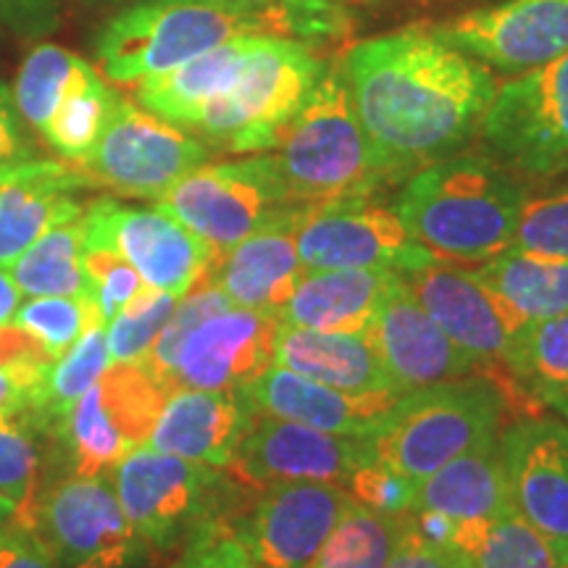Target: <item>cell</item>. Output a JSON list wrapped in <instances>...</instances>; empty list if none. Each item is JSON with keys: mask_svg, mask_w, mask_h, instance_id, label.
Masks as SVG:
<instances>
[{"mask_svg": "<svg viewBox=\"0 0 568 568\" xmlns=\"http://www.w3.org/2000/svg\"><path fill=\"white\" fill-rule=\"evenodd\" d=\"M339 63L389 184L456 153L479 132L497 92L493 69L426 27L358 42Z\"/></svg>", "mask_w": 568, "mask_h": 568, "instance_id": "6da1fadb", "label": "cell"}, {"mask_svg": "<svg viewBox=\"0 0 568 568\" xmlns=\"http://www.w3.org/2000/svg\"><path fill=\"white\" fill-rule=\"evenodd\" d=\"M527 190L493 155H447L418 169L393 209L410 237L443 264H485L514 245Z\"/></svg>", "mask_w": 568, "mask_h": 568, "instance_id": "7a4b0ae2", "label": "cell"}, {"mask_svg": "<svg viewBox=\"0 0 568 568\" xmlns=\"http://www.w3.org/2000/svg\"><path fill=\"white\" fill-rule=\"evenodd\" d=\"M272 155L293 205L374 195L389 184L355 116L339 61L324 67L308 101L284 126Z\"/></svg>", "mask_w": 568, "mask_h": 568, "instance_id": "3957f363", "label": "cell"}, {"mask_svg": "<svg viewBox=\"0 0 568 568\" xmlns=\"http://www.w3.org/2000/svg\"><path fill=\"white\" fill-rule=\"evenodd\" d=\"M506 410L487 376H460L397 397L368 443L376 464L418 485L447 460L497 437Z\"/></svg>", "mask_w": 568, "mask_h": 568, "instance_id": "277c9868", "label": "cell"}, {"mask_svg": "<svg viewBox=\"0 0 568 568\" xmlns=\"http://www.w3.org/2000/svg\"><path fill=\"white\" fill-rule=\"evenodd\" d=\"M245 32L272 34L266 13L232 11L211 0H142L105 21L95 59L109 82L138 84Z\"/></svg>", "mask_w": 568, "mask_h": 568, "instance_id": "5b68a950", "label": "cell"}, {"mask_svg": "<svg viewBox=\"0 0 568 568\" xmlns=\"http://www.w3.org/2000/svg\"><path fill=\"white\" fill-rule=\"evenodd\" d=\"M324 67L314 48L282 34H264L232 88L205 103L190 130L232 153L274 151Z\"/></svg>", "mask_w": 568, "mask_h": 568, "instance_id": "8992f818", "label": "cell"}, {"mask_svg": "<svg viewBox=\"0 0 568 568\" xmlns=\"http://www.w3.org/2000/svg\"><path fill=\"white\" fill-rule=\"evenodd\" d=\"M124 516L145 545L172 548L193 539L216 521H232L240 493L224 468L161 453L151 445L134 447L111 468Z\"/></svg>", "mask_w": 568, "mask_h": 568, "instance_id": "52a82bcc", "label": "cell"}, {"mask_svg": "<svg viewBox=\"0 0 568 568\" xmlns=\"http://www.w3.org/2000/svg\"><path fill=\"white\" fill-rule=\"evenodd\" d=\"M487 155L529 180L568 172V53L497 88L479 124Z\"/></svg>", "mask_w": 568, "mask_h": 568, "instance_id": "ba28073f", "label": "cell"}, {"mask_svg": "<svg viewBox=\"0 0 568 568\" xmlns=\"http://www.w3.org/2000/svg\"><path fill=\"white\" fill-rule=\"evenodd\" d=\"M216 253L243 243L274 213L290 209L272 153L201 163L155 201Z\"/></svg>", "mask_w": 568, "mask_h": 568, "instance_id": "9c48e42d", "label": "cell"}, {"mask_svg": "<svg viewBox=\"0 0 568 568\" xmlns=\"http://www.w3.org/2000/svg\"><path fill=\"white\" fill-rule=\"evenodd\" d=\"M209 142L197 134L122 98L101 140L77 169L92 187L159 201L184 174L209 161Z\"/></svg>", "mask_w": 568, "mask_h": 568, "instance_id": "30bf717a", "label": "cell"}, {"mask_svg": "<svg viewBox=\"0 0 568 568\" xmlns=\"http://www.w3.org/2000/svg\"><path fill=\"white\" fill-rule=\"evenodd\" d=\"M166 397L142 366L111 364L53 432L69 474L101 477L134 447L148 445Z\"/></svg>", "mask_w": 568, "mask_h": 568, "instance_id": "8fae6325", "label": "cell"}, {"mask_svg": "<svg viewBox=\"0 0 568 568\" xmlns=\"http://www.w3.org/2000/svg\"><path fill=\"white\" fill-rule=\"evenodd\" d=\"M403 280L439 329L477 364V374L487 376L500 389L506 408H514L516 416L537 414L539 400L506 366L516 326L508 322L485 284L468 268L445 264L406 272Z\"/></svg>", "mask_w": 568, "mask_h": 568, "instance_id": "7c38bea8", "label": "cell"}, {"mask_svg": "<svg viewBox=\"0 0 568 568\" xmlns=\"http://www.w3.org/2000/svg\"><path fill=\"white\" fill-rule=\"evenodd\" d=\"M30 531L59 568H132L142 537L124 516L111 479L63 477L42 489Z\"/></svg>", "mask_w": 568, "mask_h": 568, "instance_id": "4fadbf2b", "label": "cell"}, {"mask_svg": "<svg viewBox=\"0 0 568 568\" xmlns=\"http://www.w3.org/2000/svg\"><path fill=\"white\" fill-rule=\"evenodd\" d=\"M297 253L305 272L385 268L406 274L439 264L410 237L393 205L374 195L308 205L297 230Z\"/></svg>", "mask_w": 568, "mask_h": 568, "instance_id": "5bb4252c", "label": "cell"}, {"mask_svg": "<svg viewBox=\"0 0 568 568\" xmlns=\"http://www.w3.org/2000/svg\"><path fill=\"white\" fill-rule=\"evenodd\" d=\"M84 245L105 247L130 264L151 287L184 297L209 274L216 251L166 211L98 197L84 209Z\"/></svg>", "mask_w": 568, "mask_h": 568, "instance_id": "9a60e30c", "label": "cell"}, {"mask_svg": "<svg viewBox=\"0 0 568 568\" xmlns=\"http://www.w3.org/2000/svg\"><path fill=\"white\" fill-rule=\"evenodd\" d=\"M368 437H347L314 426L258 416L224 468L247 493L287 481H326L347 487L361 466L372 464Z\"/></svg>", "mask_w": 568, "mask_h": 568, "instance_id": "2e32d148", "label": "cell"}, {"mask_svg": "<svg viewBox=\"0 0 568 568\" xmlns=\"http://www.w3.org/2000/svg\"><path fill=\"white\" fill-rule=\"evenodd\" d=\"M347 506V487L287 481L258 489L251 508L232 527L255 568H308Z\"/></svg>", "mask_w": 568, "mask_h": 568, "instance_id": "e0dca14e", "label": "cell"}, {"mask_svg": "<svg viewBox=\"0 0 568 568\" xmlns=\"http://www.w3.org/2000/svg\"><path fill=\"white\" fill-rule=\"evenodd\" d=\"M432 30L487 69L518 77L568 53V0H506Z\"/></svg>", "mask_w": 568, "mask_h": 568, "instance_id": "ac0fdd59", "label": "cell"}, {"mask_svg": "<svg viewBox=\"0 0 568 568\" xmlns=\"http://www.w3.org/2000/svg\"><path fill=\"white\" fill-rule=\"evenodd\" d=\"M514 510L568 564V424L518 416L500 435Z\"/></svg>", "mask_w": 568, "mask_h": 568, "instance_id": "d6986e66", "label": "cell"}, {"mask_svg": "<svg viewBox=\"0 0 568 568\" xmlns=\"http://www.w3.org/2000/svg\"><path fill=\"white\" fill-rule=\"evenodd\" d=\"M364 335L397 395L477 374V364L426 314L400 272Z\"/></svg>", "mask_w": 568, "mask_h": 568, "instance_id": "ffe728a7", "label": "cell"}, {"mask_svg": "<svg viewBox=\"0 0 568 568\" xmlns=\"http://www.w3.org/2000/svg\"><path fill=\"white\" fill-rule=\"evenodd\" d=\"M280 316L264 311H219L184 339L174 368V389H243L274 366Z\"/></svg>", "mask_w": 568, "mask_h": 568, "instance_id": "44dd1931", "label": "cell"}, {"mask_svg": "<svg viewBox=\"0 0 568 568\" xmlns=\"http://www.w3.org/2000/svg\"><path fill=\"white\" fill-rule=\"evenodd\" d=\"M305 209L308 205H290L274 213L243 243L219 253L201 282L216 284L232 305L280 316L305 274L297 253V230Z\"/></svg>", "mask_w": 568, "mask_h": 568, "instance_id": "7402d4cb", "label": "cell"}, {"mask_svg": "<svg viewBox=\"0 0 568 568\" xmlns=\"http://www.w3.org/2000/svg\"><path fill=\"white\" fill-rule=\"evenodd\" d=\"M92 187L74 163L21 159L0 166V266L9 268L21 253L55 224L82 216L77 193Z\"/></svg>", "mask_w": 568, "mask_h": 568, "instance_id": "603a6c76", "label": "cell"}, {"mask_svg": "<svg viewBox=\"0 0 568 568\" xmlns=\"http://www.w3.org/2000/svg\"><path fill=\"white\" fill-rule=\"evenodd\" d=\"M255 416L284 418L314 426V429L335 432L347 437H372L389 410L395 408V393H347L322 382L305 379L284 366L266 368L258 379L243 387Z\"/></svg>", "mask_w": 568, "mask_h": 568, "instance_id": "cb8c5ba5", "label": "cell"}, {"mask_svg": "<svg viewBox=\"0 0 568 568\" xmlns=\"http://www.w3.org/2000/svg\"><path fill=\"white\" fill-rule=\"evenodd\" d=\"M255 418L243 389H174L148 445L195 464L226 468Z\"/></svg>", "mask_w": 568, "mask_h": 568, "instance_id": "d4e9b609", "label": "cell"}, {"mask_svg": "<svg viewBox=\"0 0 568 568\" xmlns=\"http://www.w3.org/2000/svg\"><path fill=\"white\" fill-rule=\"evenodd\" d=\"M395 274L385 268L305 272L280 311V322L329 335H364Z\"/></svg>", "mask_w": 568, "mask_h": 568, "instance_id": "484cf974", "label": "cell"}, {"mask_svg": "<svg viewBox=\"0 0 568 568\" xmlns=\"http://www.w3.org/2000/svg\"><path fill=\"white\" fill-rule=\"evenodd\" d=\"M264 32H245L166 74L134 84V101L155 116L190 130L203 105L234 84Z\"/></svg>", "mask_w": 568, "mask_h": 568, "instance_id": "4316f807", "label": "cell"}, {"mask_svg": "<svg viewBox=\"0 0 568 568\" xmlns=\"http://www.w3.org/2000/svg\"><path fill=\"white\" fill-rule=\"evenodd\" d=\"M410 510H435L456 521L464 518L497 521L510 514L514 503H510L500 435L447 460L435 474L418 481Z\"/></svg>", "mask_w": 568, "mask_h": 568, "instance_id": "83f0119b", "label": "cell"}, {"mask_svg": "<svg viewBox=\"0 0 568 568\" xmlns=\"http://www.w3.org/2000/svg\"><path fill=\"white\" fill-rule=\"evenodd\" d=\"M274 364L347 393H395L366 335H329L282 324Z\"/></svg>", "mask_w": 568, "mask_h": 568, "instance_id": "f1b7e54d", "label": "cell"}, {"mask_svg": "<svg viewBox=\"0 0 568 568\" xmlns=\"http://www.w3.org/2000/svg\"><path fill=\"white\" fill-rule=\"evenodd\" d=\"M471 274L485 284L508 322L521 326L568 314V261L508 247Z\"/></svg>", "mask_w": 568, "mask_h": 568, "instance_id": "f546056e", "label": "cell"}, {"mask_svg": "<svg viewBox=\"0 0 568 568\" xmlns=\"http://www.w3.org/2000/svg\"><path fill=\"white\" fill-rule=\"evenodd\" d=\"M109 366L111 355L109 343H105V324L92 322L80 339L53 361L38 397L27 410L40 426L42 435H53L59 429L69 410L77 406V400L101 379Z\"/></svg>", "mask_w": 568, "mask_h": 568, "instance_id": "4dcf8cb0", "label": "cell"}, {"mask_svg": "<svg viewBox=\"0 0 568 568\" xmlns=\"http://www.w3.org/2000/svg\"><path fill=\"white\" fill-rule=\"evenodd\" d=\"M82 216L55 224L9 266L21 295H63L88 301V282H84L82 272Z\"/></svg>", "mask_w": 568, "mask_h": 568, "instance_id": "1f68e13d", "label": "cell"}, {"mask_svg": "<svg viewBox=\"0 0 568 568\" xmlns=\"http://www.w3.org/2000/svg\"><path fill=\"white\" fill-rule=\"evenodd\" d=\"M119 101L122 95L105 82L101 69H92L59 103L40 134L63 161L80 166L101 140Z\"/></svg>", "mask_w": 568, "mask_h": 568, "instance_id": "d6a6232c", "label": "cell"}, {"mask_svg": "<svg viewBox=\"0 0 568 568\" xmlns=\"http://www.w3.org/2000/svg\"><path fill=\"white\" fill-rule=\"evenodd\" d=\"M408 514L387 516L368 510L351 497L343 518L308 568H385L408 527Z\"/></svg>", "mask_w": 568, "mask_h": 568, "instance_id": "836d02e7", "label": "cell"}, {"mask_svg": "<svg viewBox=\"0 0 568 568\" xmlns=\"http://www.w3.org/2000/svg\"><path fill=\"white\" fill-rule=\"evenodd\" d=\"M45 437L27 410L0 408V497L11 503L13 524L32 527L42 485L40 439Z\"/></svg>", "mask_w": 568, "mask_h": 568, "instance_id": "e575fe53", "label": "cell"}, {"mask_svg": "<svg viewBox=\"0 0 568 568\" xmlns=\"http://www.w3.org/2000/svg\"><path fill=\"white\" fill-rule=\"evenodd\" d=\"M95 69L90 61L67 48L42 42L21 63L17 82H13V103L19 116L34 132L45 130L48 119L59 109V103Z\"/></svg>", "mask_w": 568, "mask_h": 568, "instance_id": "d590c367", "label": "cell"}, {"mask_svg": "<svg viewBox=\"0 0 568 568\" xmlns=\"http://www.w3.org/2000/svg\"><path fill=\"white\" fill-rule=\"evenodd\" d=\"M506 366L537 400L548 389L568 387V314L521 326L510 339Z\"/></svg>", "mask_w": 568, "mask_h": 568, "instance_id": "8d00e7d4", "label": "cell"}, {"mask_svg": "<svg viewBox=\"0 0 568 568\" xmlns=\"http://www.w3.org/2000/svg\"><path fill=\"white\" fill-rule=\"evenodd\" d=\"M230 305L232 301L216 287V284L197 282L195 287L184 295V301H176L172 318H169L166 326L161 329V335L155 337L153 347L148 351V355L138 366L145 368V372L151 374L169 395H172L176 355H180L184 339H187V335L197 324L205 322V318L213 314H219V311L230 308Z\"/></svg>", "mask_w": 568, "mask_h": 568, "instance_id": "74e56055", "label": "cell"}, {"mask_svg": "<svg viewBox=\"0 0 568 568\" xmlns=\"http://www.w3.org/2000/svg\"><path fill=\"white\" fill-rule=\"evenodd\" d=\"M180 297L145 287L105 324V343H109L111 364H140L151 351L155 337L172 318Z\"/></svg>", "mask_w": 568, "mask_h": 568, "instance_id": "f35d334b", "label": "cell"}, {"mask_svg": "<svg viewBox=\"0 0 568 568\" xmlns=\"http://www.w3.org/2000/svg\"><path fill=\"white\" fill-rule=\"evenodd\" d=\"M11 322L24 326L30 335L45 345V351L53 358H59L80 339L92 322H103V318L98 316L95 305L84 297L40 295L21 303Z\"/></svg>", "mask_w": 568, "mask_h": 568, "instance_id": "ab89813d", "label": "cell"}, {"mask_svg": "<svg viewBox=\"0 0 568 568\" xmlns=\"http://www.w3.org/2000/svg\"><path fill=\"white\" fill-rule=\"evenodd\" d=\"M474 568H564L558 552L516 510L493 521Z\"/></svg>", "mask_w": 568, "mask_h": 568, "instance_id": "60d3db41", "label": "cell"}, {"mask_svg": "<svg viewBox=\"0 0 568 568\" xmlns=\"http://www.w3.org/2000/svg\"><path fill=\"white\" fill-rule=\"evenodd\" d=\"M510 247L568 261V184L524 201Z\"/></svg>", "mask_w": 568, "mask_h": 568, "instance_id": "b9f144b4", "label": "cell"}, {"mask_svg": "<svg viewBox=\"0 0 568 568\" xmlns=\"http://www.w3.org/2000/svg\"><path fill=\"white\" fill-rule=\"evenodd\" d=\"M82 272L84 282H88V301L95 305L103 324H109L145 287L142 276L126 264L122 255L105 251V247L84 245Z\"/></svg>", "mask_w": 568, "mask_h": 568, "instance_id": "7bdbcfd3", "label": "cell"}, {"mask_svg": "<svg viewBox=\"0 0 568 568\" xmlns=\"http://www.w3.org/2000/svg\"><path fill=\"white\" fill-rule=\"evenodd\" d=\"M53 361L45 345L24 326L13 322L0 326V374L24 397V410H30L32 400L38 397Z\"/></svg>", "mask_w": 568, "mask_h": 568, "instance_id": "ee69618b", "label": "cell"}, {"mask_svg": "<svg viewBox=\"0 0 568 568\" xmlns=\"http://www.w3.org/2000/svg\"><path fill=\"white\" fill-rule=\"evenodd\" d=\"M347 493H351V497L358 506H364L368 510L387 516H400L414 508L416 481L400 477L393 468L372 460V464L361 466L358 471L353 474L351 481H347Z\"/></svg>", "mask_w": 568, "mask_h": 568, "instance_id": "f6af8a7d", "label": "cell"}, {"mask_svg": "<svg viewBox=\"0 0 568 568\" xmlns=\"http://www.w3.org/2000/svg\"><path fill=\"white\" fill-rule=\"evenodd\" d=\"M169 568H255L251 552L234 535L232 521H216L197 531L184 556Z\"/></svg>", "mask_w": 568, "mask_h": 568, "instance_id": "bcb514c9", "label": "cell"}, {"mask_svg": "<svg viewBox=\"0 0 568 568\" xmlns=\"http://www.w3.org/2000/svg\"><path fill=\"white\" fill-rule=\"evenodd\" d=\"M385 568H474V560L450 545H437L418 535L414 516H408L406 535Z\"/></svg>", "mask_w": 568, "mask_h": 568, "instance_id": "7dc6e473", "label": "cell"}, {"mask_svg": "<svg viewBox=\"0 0 568 568\" xmlns=\"http://www.w3.org/2000/svg\"><path fill=\"white\" fill-rule=\"evenodd\" d=\"M0 568H59L45 545L17 524L0 529Z\"/></svg>", "mask_w": 568, "mask_h": 568, "instance_id": "c3c4849f", "label": "cell"}, {"mask_svg": "<svg viewBox=\"0 0 568 568\" xmlns=\"http://www.w3.org/2000/svg\"><path fill=\"white\" fill-rule=\"evenodd\" d=\"M30 145L21 134L19 109L13 103V90L0 82V166L6 163L30 159Z\"/></svg>", "mask_w": 568, "mask_h": 568, "instance_id": "681fc988", "label": "cell"}, {"mask_svg": "<svg viewBox=\"0 0 568 568\" xmlns=\"http://www.w3.org/2000/svg\"><path fill=\"white\" fill-rule=\"evenodd\" d=\"M0 13L21 32H45L51 27L53 0H0Z\"/></svg>", "mask_w": 568, "mask_h": 568, "instance_id": "f907efd6", "label": "cell"}, {"mask_svg": "<svg viewBox=\"0 0 568 568\" xmlns=\"http://www.w3.org/2000/svg\"><path fill=\"white\" fill-rule=\"evenodd\" d=\"M19 305H21V290L17 287V282H13L9 268L0 266V326L11 322Z\"/></svg>", "mask_w": 568, "mask_h": 568, "instance_id": "816d5d0a", "label": "cell"}, {"mask_svg": "<svg viewBox=\"0 0 568 568\" xmlns=\"http://www.w3.org/2000/svg\"><path fill=\"white\" fill-rule=\"evenodd\" d=\"M211 3L216 6H224V9H232V11H243V13H258L268 9V6H274L276 0H211Z\"/></svg>", "mask_w": 568, "mask_h": 568, "instance_id": "f5cc1de1", "label": "cell"}, {"mask_svg": "<svg viewBox=\"0 0 568 568\" xmlns=\"http://www.w3.org/2000/svg\"><path fill=\"white\" fill-rule=\"evenodd\" d=\"M0 408H9V410H24V397L17 393V387L0 374Z\"/></svg>", "mask_w": 568, "mask_h": 568, "instance_id": "db71d44e", "label": "cell"}, {"mask_svg": "<svg viewBox=\"0 0 568 568\" xmlns=\"http://www.w3.org/2000/svg\"><path fill=\"white\" fill-rule=\"evenodd\" d=\"M539 403H542V406L552 408V410H558V414L568 422V387L548 389V393L539 395Z\"/></svg>", "mask_w": 568, "mask_h": 568, "instance_id": "11a10c76", "label": "cell"}, {"mask_svg": "<svg viewBox=\"0 0 568 568\" xmlns=\"http://www.w3.org/2000/svg\"><path fill=\"white\" fill-rule=\"evenodd\" d=\"M358 3H389V0H358ZM403 6H439V3H456V0H393Z\"/></svg>", "mask_w": 568, "mask_h": 568, "instance_id": "9f6ffc18", "label": "cell"}, {"mask_svg": "<svg viewBox=\"0 0 568 568\" xmlns=\"http://www.w3.org/2000/svg\"><path fill=\"white\" fill-rule=\"evenodd\" d=\"M9 524H13V508L11 503H6L3 497H0V529L9 527Z\"/></svg>", "mask_w": 568, "mask_h": 568, "instance_id": "6f0895ef", "label": "cell"}, {"mask_svg": "<svg viewBox=\"0 0 568 568\" xmlns=\"http://www.w3.org/2000/svg\"><path fill=\"white\" fill-rule=\"evenodd\" d=\"M564 568H568V564H566V566H564Z\"/></svg>", "mask_w": 568, "mask_h": 568, "instance_id": "680465c9", "label": "cell"}]
</instances>
